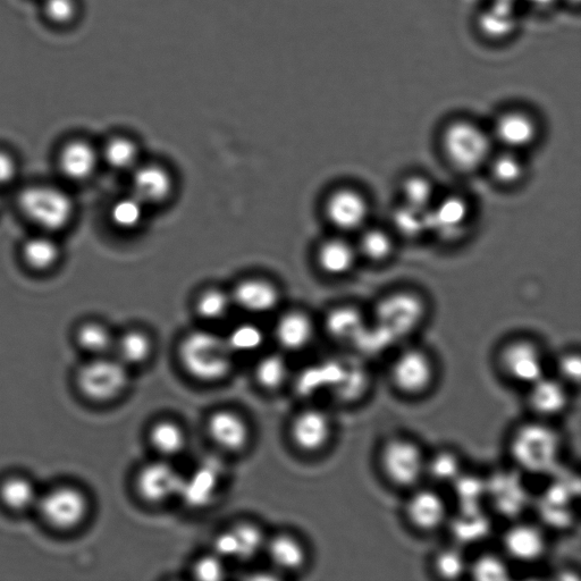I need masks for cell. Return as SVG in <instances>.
<instances>
[{"label": "cell", "instance_id": "cell-25", "mask_svg": "<svg viewBox=\"0 0 581 581\" xmlns=\"http://www.w3.org/2000/svg\"><path fill=\"white\" fill-rule=\"evenodd\" d=\"M357 248L343 239H331L319 247L317 260L324 273L331 276L347 275L355 267Z\"/></svg>", "mask_w": 581, "mask_h": 581}, {"label": "cell", "instance_id": "cell-50", "mask_svg": "<svg viewBox=\"0 0 581 581\" xmlns=\"http://www.w3.org/2000/svg\"><path fill=\"white\" fill-rule=\"evenodd\" d=\"M215 554L221 559H237L239 555V546L237 537L233 530L225 532L216 537L214 543Z\"/></svg>", "mask_w": 581, "mask_h": 581}, {"label": "cell", "instance_id": "cell-8", "mask_svg": "<svg viewBox=\"0 0 581 581\" xmlns=\"http://www.w3.org/2000/svg\"><path fill=\"white\" fill-rule=\"evenodd\" d=\"M36 508L49 526L69 530L82 524L89 505L86 495L78 488L60 486L40 495Z\"/></svg>", "mask_w": 581, "mask_h": 581}, {"label": "cell", "instance_id": "cell-5", "mask_svg": "<svg viewBox=\"0 0 581 581\" xmlns=\"http://www.w3.org/2000/svg\"><path fill=\"white\" fill-rule=\"evenodd\" d=\"M427 456L421 446L408 437L387 440L380 452L382 473L392 485L414 490L426 477Z\"/></svg>", "mask_w": 581, "mask_h": 581}, {"label": "cell", "instance_id": "cell-37", "mask_svg": "<svg viewBox=\"0 0 581 581\" xmlns=\"http://www.w3.org/2000/svg\"><path fill=\"white\" fill-rule=\"evenodd\" d=\"M462 473L461 460L453 451L443 450L427 457L426 476L437 483L452 484Z\"/></svg>", "mask_w": 581, "mask_h": 581}, {"label": "cell", "instance_id": "cell-10", "mask_svg": "<svg viewBox=\"0 0 581 581\" xmlns=\"http://www.w3.org/2000/svg\"><path fill=\"white\" fill-rule=\"evenodd\" d=\"M424 306L411 294L386 298L377 309V326L390 338H401L423 321Z\"/></svg>", "mask_w": 581, "mask_h": 581}, {"label": "cell", "instance_id": "cell-20", "mask_svg": "<svg viewBox=\"0 0 581 581\" xmlns=\"http://www.w3.org/2000/svg\"><path fill=\"white\" fill-rule=\"evenodd\" d=\"M57 163L64 178L72 182H83L95 174L99 154L89 142L72 140L62 147Z\"/></svg>", "mask_w": 581, "mask_h": 581}, {"label": "cell", "instance_id": "cell-45", "mask_svg": "<svg viewBox=\"0 0 581 581\" xmlns=\"http://www.w3.org/2000/svg\"><path fill=\"white\" fill-rule=\"evenodd\" d=\"M232 530L238 541V560L248 561L254 559L266 545L264 534L257 526L240 524L232 528Z\"/></svg>", "mask_w": 581, "mask_h": 581}, {"label": "cell", "instance_id": "cell-29", "mask_svg": "<svg viewBox=\"0 0 581 581\" xmlns=\"http://www.w3.org/2000/svg\"><path fill=\"white\" fill-rule=\"evenodd\" d=\"M39 496L36 486L21 476L7 478L0 485V499L12 510L23 511L36 507Z\"/></svg>", "mask_w": 581, "mask_h": 581}, {"label": "cell", "instance_id": "cell-30", "mask_svg": "<svg viewBox=\"0 0 581 581\" xmlns=\"http://www.w3.org/2000/svg\"><path fill=\"white\" fill-rule=\"evenodd\" d=\"M326 327L332 338L357 342L365 330L364 318L352 308H339L327 317Z\"/></svg>", "mask_w": 581, "mask_h": 581}, {"label": "cell", "instance_id": "cell-43", "mask_svg": "<svg viewBox=\"0 0 581 581\" xmlns=\"http://www.w3.org/2000/svg\"><path fill=\"white\" fill-rule=\"evenodd\" d=\"M289 369L285 359L280 355H268L258 362L256 377L258 383L266 390H276L288 377Z\"/></svg>", "mask_w": 581, "mask_h": 581}, {"label": "cell", "instance_id": "cell-23", "mask_svg": "<svg viewBox=\"0 0 581 581\" xmlns=\"http://www.w3.org/2000/svg\"><path fill=\"white\" fill-rule=\"evenodd\" d=\"M232 301L252 314H267L279 305L280 293L275 286L263 280H248L234 290Z\"/></svg>", "mask_w": 581, "mask_h": 581}, {"label": "cell", "instance_id": "cell-55", "mask_svg": "<svg viewBox=\"0 0 581 581\" xmlns=\"http://www.w3.org/2000/svg\"><path fill=\"white\" fill-rule=\"evenodd\" d=\"M500 2L516 4L520 6V0H500Z\"/></svg>", "mask_w": 581, "mask_h": 581}, {"label": "cell", "instance_id": "cell-51", "mask_svg": "<svg viewBox=\"0 0 581 581\" xmlns=\"http://www.w3.org/2000/svg\"><path fill=\"white\" fill-rule=\"evenodd\" d=\"M19 173L16 159L5 150H0V187L11 184Z\"/></svg>", "mask_w": 581, "mask_h": 581}, {"label": "cell", "instance_id": "cell-28", "mask_svg": "<svg viewBox=\"0 0 581 581\" xmlns=\"http://www.w3.org/2000/svg\"><path fill=\"white\" fill-rule=\"evenodd\" d=\"M149 441L157 453L170 458L179 456L184 450L187 437L178 424L170 420H162L151 427Z\"/></svg>", "mask_w": 581, "mask_h": 581}, {"label": "cell", "instance_id": "cell-16", "mask_svg": "<svg viewBox=\"0 0 581 581\" xmlns=\"http://www.w3.org/2000/svg\"><path fill=\"white\" fill-rule=\"evenodd\" d=\"M538 136L534 117L524 111H508L494 124V138L505 150L518 151L533 145Z\"/></svg>", "mask_w": 581, "mask_h": 581}, {"label": "cell", "instance_id": "cell-11", "mask_svg": "<svg viewBox=\"0 0 581 581\" xmlns=\"http://www.w3.org/2000/svg\"><path fill=\"white\" fill-rule=\"evenodd\" d=\"M409 524L421 533H433L449 520V507L434 488L415 487L404 508Z\"/></svg>", "mask_w": 581, "mask_h": 581}, {"label": "cell", "instance_id": "cell-17", "mask_svg": "<svg viewBox=\"0 0 581 581\" xmlns=\"http://www.w3.org/2000/svg\"><path fill=\"white\" fill-rule=\"evenodd\" d=\"M427 232L436 233L444 240H453L465 229L469 220V206L460 197H448L428 210Z\"/></svg>", "mask_w": 581, "mask_h": 581}, {"label": "cell", "instance_id": "cell-54", "mask_svg": "<svg viewBox=\"0 0 581 581\" xmlns=\"http://www.w3.org/2000/svg\"><path fill=\"white\" fill-rule=\"evenodd\" d=\"M561 2L567 3L570 6H578L580 3V0H561Z\"/></svg>", "mask_w": 581, "mask_h": 581}, {"label": "cell", "instance_id": "cell-27", "mask_svg": "<svg viewBox=\"0 0 581 581\" xmlns=\"http://www.w3.org/2000/svg\"><path fill=\"white\" fill-rule=\"evenodd\" d=\"M269 559L274 566L284 571H294L305 566L306 550L296 538L279 535L266 543Z\"/></svg>", "mask_w": 581, "mask_h": 581}, {"label": "cell", "instance_id": "cell-2", "mask_svg": "<svg viewBox=\"0 0 581 581\" xmlns=\"http://www.w3.org/2000/svg\"><path fill=\"white\" fill-rule=\"evenodd\" d=\"M234 353L226 340L209 332H193L181 344L179 356L185 370L202 382H217L230 374Z\"/></svg>", "mask_w": 581, "mask_h": 581}, {"label": "cell", "instance_id": "cell-49", "mask_svg": "<svg viewBox=\"0 0 581 581\" xmlns=\"http://www.w3.org/2000/svg\"><path fill=\"white\" fill-rule=\"evenodd\" d=\"M193 575L202 581L222 580L225 577L222 559L216 554L199 559L193 566Z\"/></svg>", "mask_w": 581, "mask_h": 581}, {"label": "cell", "instance_id": "cell-31", "mask_svg": "<svg viewBox=\"0 0 581 581\" xmlns=\"http://www.w3.org/2000/svg\"><path fill=\"white\" fill-rule=\"evenodd\" d=\"M114 350L116 359H119L126 367L139 366L146 362L153 350V345L146 334L141 332L125 333L122 338L115 341Z\"/></svg>", "mask_w": 581, "mask_h": 581}, {"label": "cell", "instance_id": "cell-24", "mask_svg": "<svg viewBox=\"0 0 581 581\" xmlns=\"http://www.w3.org/2000/svg\"><path fill=\"white\" fill-rule=\"evenodd\" d=\"M315 328L311 319L301 313L284 315L275 327V336L281 347L299 351L308 347L314 339Z\"/></svg>", "mask_w": 581, "mask_h": 581}, {"label": "cell", "instance_id": "cell-32", "mask_svg": "<svg viewBox=\"0 0 581 581\" xmlns=\"http://www.w3.org/2000/svg\"><path fill=\"white\" fill-rule=\"evenodd\" d=\"M40 10L46 22L55 28H70L82 15L81 0H40Z\"/></svg>", "mask_w": 581, "mask_h": 581}, {"label": "cell", "instance_id": "cell-44", "mask_svg": "<svg viewBox=\"0 0 581 581\" xmlns=\"http://www.w3.org/2000/svg\"><path fill=\"white\" fill-rule=\"evenodd\" d=\"M462 510H477L487 494V484L476 476L461 474L452 483Z\"/></svg>", "mask_w": 581, "mask_h": 581}, {"label": "cell", "instance_id": "cell-46", "mask_svg": "<svg viewBox=\"0 0 581 581\" xmlns=\"http://www.w3.org/2000/svg\"><path fill=\"white\" fill-rule=\"evenodd\" d=\"M232 297L221 290H208L201 294L197 302V311L207 321H218L230 311Z\"/></svg>", "mask_w": 581, "mask_h": 581}, {"label": "cell", "instance_id": "cell-1", "mask_svg": "<svg viewBox=\"0 0 581 581\" xmlns=\"http://www.w3.org/2000/svg\"><path fill=\"white\" fill-rule=\"evenodd\" d=\"M509 452L516 466L529 475L552 473L561 458L562 440L543 419L520 425L510 437Z\"/></svg>", "mask_w": 581, "mask_h": 581}, {"label": "cell", "instance_id": "cell-19", "mask_svg": "<svg viewBox=\"0 0 581 581\" xmlns=\"http://www.w3.org/2000/svg\"><path fill=\"white\" fill-rule=\"evenodd\" d=\"M503 545L510 558L522 563L542 559L547 549L542 529L527 522L511 526L503 536Z\"/></svg>", "mask_w": 581, "mask_h": 581}, {"label": "cell", "instance_id": "cell-35", "mask_svg": "<svg viewBox=\"0 0 581 581\" xmlns=\"http://www.w3.org/2000/svg\"><path fill=\"white\" fill-rule=\"evenodd\" d=\"M403 205L427 213L434 205L435 190L424 176H410L402 184Z\"/></svg>", "mask_w": 581, "mask_h": 581}, {"label": "cell", "instance_id": "cell-18", "mask_svg": "<svg viewBox=\"0 0 581 581\" xmlns=\"http://www.w3.org/2000/svg\"><path fill=\"white\" fill-rule=\"evenodd\" d=\"M527 402L538 418L557 417L569 406L568 385L560 378L545 375L528 386Z\"/></svg>", "mask_w": 581, "mask_h": 581}, {"label": "cell", "instance_id": "cell-38", "mask_svg": "<svg viewBox=\"0 0 581 581\" xmlns=\"http://www.w3.org/2000/svg\"><path fill=\"white\" fill-rule=\"evenodd\" d=\"M145 207L143 202L131 195L115 201L109 216L117 229L131 231L141 225L145 217Z\"/></svg>", "mask_w": 581, "mask_h": 581}, {"label": "cell", "instance_id": "cell-13", "mask_svg": "<svg viewBox=\"0 0 581 581\" xmlns=\"http://www.w3.org/2000/svg\"><path fill=\"white\" fill-rule=\"evenodd\" d=\"M182 478L178 470L164 461L151 462L137 475V491L148 503H163L181 491Z\"/></svg>", "mask_w": 581, "mask_h": 581}, {"label": "cell", "instance_id": "cell-48", "mask_svg": "<svg viewBox=\"0 0 581 581\" xmlns=\"http://www.w3.org/2000/svg\"><path fill=\"white\" fill-rule=\"evenodd\" d=\"M427 213L402 205L394 213L393 221L401 235L407 238H416L427 233Z\"/></svg>", "mask_w": 581, "mask_h": 581}, {"label": "cell", "instance_id": "cell-21", "mask_svg": "<svg viewBox=\"0 0 581 581\" xmlns=\"http://www.w3.org/2000/svg\"><path fill=\"white\" fill-rule=\"evenodd\" d=\"M208 434L221 449L238 452L246 448L249 439V426L241 416L233 411L221 410L208 420Z\"/></svg>", "mask_w": 581, "mask_h": 581}, {"label": "cell", "instance_id": "cell-9", "mask_svg": "<svg viewBox=\"0 0 581 581\" xmlns=\"http://www.w3.org/2000/svg\"><path fill=\"white\" fill-rule=\"evenodd\" d=\"M502 373L510 381L532 385L546 375V359L540 345L526 339L504 345L499 355Z\"/></svg>", "mask_w": 581, "mask_h": 581}, {"label": "cell", "instance_id": "cell-3", "mask_svg": "<svg viewBox=\"0 0 581 581\" xmlns=\"http://www.w3.org/2000/svg\"><path fill=\"white\" fill-rule=\"evenodd\" d=\"M18 202L24 217L40 232L49 234L66 229L75 214L74 201L69 193L53 185H31L21 191Z\"/></svg>", "mask_w": 581, "mask_h": 581}, {"label": "cell", "instance_id": "cell-52", "mask_svg": "<svg viewBox=\"0 0 581 581\" xmlns=\"http://www.w3.org/2000/svg\"><path fill=\"white\" fill-rule=\"evenodd\" d=\"M560 380L564 383L578 382L580 377V360L577 355H566L559 361Z\"/></svg>", "mask_w": 581, "mask_h": 581}, {"label": "cell", "instance_id": "cell-53", "mask_svg": "<svg viewBox=\"0 0 581 581\" xmlns=\"http://www.w3.org/2000/svg\"><path fill=\"white\" fill-rule=\"evenodd\" d=\"M559 3L561 0H520V7L533 13L546 14L553 11Z\"/></svg>", "mask_w": 581, "mask_h": 581}, {"label": "cell", "instance_id": "cell-22", "mask_svg": "<svg viewBox=\"0 0 581 581\" xmlns=\"http://www.w3.org/2000/svg\"><path fill=\"white\" fill-rule=\"evenodd\" d=\"M173 191V180L164 168L146 165L134 168L132 195L145 205L162 204Z\"/></svg>", "mask_w": 581, "mask_h": 581}, {"label": "cell", "instance_id": "cell-36", "mask_svg": "<svg viewBox=\"0 0 581 581\" xmlns=\"http://www.w3.org/2000/svg\"><path fill=\"white\" fill-rule=\"evenodd\" d=\"M491 173L496 182L503 185H515L524 179L525 164L516 151L505 150L490 159Z\"/></svg>", "mask_w": 581, "mask_h": 581}, {"label": "cell", "instance_id": "cell-42", "mask_svg": "<svg viewBox=\"0 0 581 581\" xmlns=\"http://www.w3.org/2000/svg\"><path fill=\"white\" fill-rule=\"evenodd\" d=\"M434 571L445 580H456L468 574L469 563L458 547H446L434 557Z\"/></svg>", "mask_w": 581, "mask_h": 581}, {"label": "cell", "instance_id": "cell-26", "mask_svg": "<svg viewBox=\"0 0 581 581\" xmlns=\"http://www.w3.org/2000/svg\"><path fill=\"white\" fill-rule=\"evenodd\" d=\"M22 257L35 271H48L61 258V248L54 238V234L40 232L29 238L22 247Z\"/></svg>", "mask_w": 581, "mask_h": 581}, {"label": "cell", "instance_id": "cell-34", "mask_svg": "<svg viewBox=\"0 0 581 581\" xmlns=\"http://www.w3.org/2000/svg\"><path fill=\"white\" fill-rule=\"evenodd\" d=\"M77 341L84 351L95 357L106 356L115 347V339L108 328L98 323H87L80 326Z\"/></svg>", "mask_w": 581, "mask_h": 581}, {"label": "cell", "instance_id": "cell-4", "mask_svg": "<svg viewBox=\"0 0 581 581\" xmlns=\"http://www.w3.org/2000/svg\"><path fill=\"white\" fill-rule=\"evenodd\" d=\"M444 154L461 172H474L492 157V140L478 124L458 120L446 126L442 137Z\"/></svg>", "mask_w": 581, "mask_h": 581}, {"label": "cell", "instance_id": "cell-12", "mask_svg": "<svg viewBox=\"0 0 581 581\" xmlns=\"http://www.w3.org/2000/svg\"><path fill=\"white\" fill-rule=\"evenodd\" d=\"M326 216L336 229L353 232L365 229L369 217V204L359 191L340 189L326 202Z\"/></svg>", "mask_w": 581, "mask_h": 581}, {"label": "cell", "instance_id": "cell-47", "mask_svg": "<svg viewBox=\"0 0 581 581\" xmlns=\"http://www.w3.org/2000/svg\"><path fill=\"white\" fill-rule=\"evenodd\" d=\"M225 340L233 353H248L263 345L264 334L256 325L243 324L235 327Z\"/></svg>", "mask_w": 581, "mask_h": 581}, {"label": "cell", "instance_id": "cell-33", "mask_svg": "<svg viewBox=\"0 0 581 581\" xmlns=\"http://www.w3.org/2000/svg\"><path fill=\"white\" fill-rule=\"evenodd\" d=\"M105 163L115 171L125 172L136 168L139 150L133 141L126 138H114L106 143L103 150Z\"/></svg>", "mask_w": 581, "mask_h": 581}, {"label": "cell", "instance_id": "cell-15", "mask_svg": "<svg viewBox=\"0 0 581 581\" xmlns=\"http://www.w3.org/2000/svg\"><path fill=\"white\" fill-rule=\"evenodd\" d=\"M333 425L330 416L317 408L300 412L291 426V437L298 448L305 452H318L330 442Z\"/></svg>", "mask_w": 581, "mask_h": 581}, {"label": "cell", "instance_id": "cell-14", "mask_svg": "<svg viewBox=\"0 0 581 581\" xmlns=\"http://www.w3.org/2000/svg\"><path fill=\"white\" fill-rule=\"evenodd\" d=\"M521 21V7L516 4L488 0L476 16L479 33L491 41H503L518 31Z\"/></svg>", "mask_w": 581, "mask_h": 581}, {"label": "cell", "instance_id": "cell-41", "mask_svg": "<svg viewBox=\"0 0 581 581\" xmlns=\"http://www.w3.org/2000/svg\"><path fill=\"white\" fill-rule=\"evenodd\" d=\"M488 528L490 524L481 509L461 510L454 522L453 534L463 543L475 542L487 535Z\"/></svg>", "mask_w": 581, "mask_h": 581}, {"label": "cell", "instance_id": "cell-40", "mask_svg": "<svg viewBox=\"0 0 581 581\" xmlns=\"http://www.w3.org/2000/svg\"><path fill=\"white\" fill-rule=\"evenodd\" d=\"M510 568L499 554L484 553L469 563L468 574L479 581H504L510 579Z\"/></svg>", "mask_w": 581, "mask_h": 581}, {"label": "cell", "instance_id": "cell-39", "mask_svg": "<svg viewBox=\"0 0 581 581\" xmlns=\"http://www.w3.org/2000/svg\"><path fill=\"white\" fill-rule=\"evenodd\" d=\"M358 254L374 263H381L389 259L394 250V243L389 233L380 229H370L362 233Z\"/></svg>", "mask_w": 581, "mask_h": 581}, {"label": "cell", "instance_id": "cell-6", "mask_svg": "<svg viewBox=\"0 0 581 581\" xmlns=\"http://www.w3.org/2000/svg\"><path fill=\"white\" fill-rule=\"evenodd\" d=\"M130 381L128 367L119 359L95 357L83 365L77 384L84 397L98 402L111 401L121 395Z\"/></svg>", "mask_w": 581, "mask_h": 581}, {"label": "cell", "instance_id": "cell-7", "mask_svg": "<svg viewBox=\"0 0 581 581\" xmlns=\"http://www.w3.org/2000/svg\"><path fill=\"white\" fill-rule=\"evenodd\" d=\"M395 389L407 397H419L432 389L436 367L431 356L421 349L403 350L391 366Z\"/></svg>", "mask_w": 581, "mask_h": 581}]
</instances>
